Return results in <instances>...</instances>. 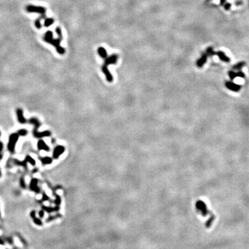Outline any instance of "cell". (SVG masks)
<instances>
[{"instance_id":"obj_1","label":"cell","mask_w":249,"mask_h":249,"mask_svg":"<svg viewBox=\"0 0 249 249\" xmlns=\"http://www.w3.org/2000/svg\"><path fill=\"white\" fill-rule=\"evenodd\" d=\"M98 51L99 55L105 60V63H104L103 66L102 67V70H103V73L105 75L106 79H107V80L108 82H112L113 81V77H112V75L109 73L108 69H107V66L109 64H116L117 62L118 55H111L110 57H107V51H106L105 49L103 48V47L99 48Z\"/></svg>"},{"instance_id":"obj_2","label":"cell","mask_w":249,"mask_h":249,"mask_svg":"<svg viewBox=\"0 0 249 249\" xmlns=\"http://www.w3.org/2000/svg\"><path fill=\"white\" fill-rule=\"evenodd\" d=\"M18 140H19V135L17 133H13L11 135H10L9 140L8 143V150L10 152H14L15 145Z\"/></svg>"},{"instance_id":"obj_3","label":"cell","mask_w":249,"mask_h":249,"mask_svg":"<svg viewBox=\"0 0 249 249\" xmlns=\"http://www.w3.org/2000/svg\"><path fill=\"white\" fill-rule=\"evenodd\" d=\"M196 208L198 210L201 212V213L203 215V217H206L207 214L209 213V211L206 208V205L202 201H197L196 203Z\"/></svg>"},{"instance_id":"obj_4","label":"cell","mask_w":249,"mask_h":249,"mask_svg":"<svg viewBox=\"0 0 249 249\" xmlns=\"http://www.w3.org/2000/svg\"><path fill=\"white\" fill-rule=\"evenodd\" d=\"M65 151V148L62 145L56 146L53 152V157L54 159H57L60 157V156Z\"/></svg>"},{"instance_id":"obj_5","label":"cell","mask_w":249,"mask_h":249,"mask_svg":"<svg viewBox=\"0 0 249 249\" xmlns=\"http://www.w3.org/2000/svg\"><path fill=\"white\" fill-rule=\"evenodd\" d=\"M33 135L36 138H43V137H47V136H51V132L49 131H43V132H39L38 130V128H35L33 130Z\"/></svg>"},{"instance_id":"obj_6","label":"cell","mask_w":249,"mask_h":249,"mask_svg":"<svg viewBox=\"0 0 249 249\" xmlns=\"http://www.w3.org/2000/svg\"><path fill=\"white\" fill-rule=\"evenodd\" d=\"M38 148L39 150H43L45 152H49L50 148L49 146L47 145V143H45L43 140H39L37 144Z\"/></svg>"},{"instance_id":"obj_7","label":"cell","mask_w":249,"mask_h":249,"mask_svg":"<svg viewBox=\"0 0 249 249\" xmlns=\"http://www.w3.org/2000/svg\"><path fill=\"white\" fill-rule=\"evenodd\" d=\"M16 114L17 116V120H18L19 123L24 124L26 120L25 119V118H24V116L23 110L21 109H17L16 111Z\"/></svg>"},{"instance_id":"obj_8","label":"cell","mask_w":249,"mask_h":249,"mask_svg":"<svg viewBox=\"0 0 249 249\" xmlns=\"http://www.w3.org/2000/svg\"><path fill=\"white\" fill-rule=\"evenodd\" d=\"M38 180L37 179H33L30 183V188H31V190L34 191L37 193L40 192V188L38 186Z\"/></svg>"},{"instance_id":"obj_9","label":"cell","mask_w":249,"mask_h":249,"mask_svg":"<svg viewBox=\"0 0 249 249\" xmlns=\"http://www.w3.org/2000/svg\"><path fill=\"white\" fill-rule=\"evenodd\" d=\"M226 86L228 89H229L231 91H233V92H238L241 89V86L240 85H236V84H234L233 82H226Z\"/></svg>"},{"instance_id":"obj_10","label":"cell","mask_w":249,"mask_h":249,"mask_svg":"<svg viewBox=\"0 0 249 249\" xmlns=\"http://www.w3.org/2000/svg\"><path fill=\"white\" fill-rule=\"evenodd\" d=\"M40 161H41V163L43 165H49L51 163L52 161H53V159L51 157H49V156H44V157L41 158Z\"/></svg>"},{"instance_id":"obj_11","label":"cell","mask_w":249,"mask_h":249,"mask_svg":"<svg viewBox=\"0 0 249 249\" xmlns=\"http://www.w3.org/2000/svg\"><path fill=\"white\" fill-rule=\"evenodd\" d=\"M29 122L31 123V124H33V125L35 126V128H38V127H40V122H39V120H38L37 118H31V119L29 120Z\"/></svg>"},{"instance_id":"obj_12","label":"cell","mask_w":249,"mask_h":249,"mask_svg":"<svg viewBox=\"0 0 249 249\" xmlns=\"http://www.w3.org/2000/svg\"><path fill=\"white\" fill-rule=\"evenodd\" d=\"M214 216L213 215V214H212L211 216H210V217L208 219V220L206 221V224H205V226H206V227L207 228H209L211 226L212 223V222H213V221H214Z\"/></svg>"},{"instance_id":"obj_13","label":"cell","mask_w":249,"mask_h":249,"mask_svg":"<svg viewBox=\"0 0 249 249\" xmlns=\"http://www.w3.org/2000/svg\"><path fill=\"white\" fill-rule=\"evenodd\" d=\"M24 161H25L26 163H30L31 165H35V159H34L33 158L31 157V156H28V155L26 156V158H25V159H24Z\"/></svg>"},{"instance_id":"obj_14","label":"cell","mask_w":249,"mask_h":249,"mask_svg":"<svg viewBox=\"0 0 249 249\" xmlns=\"http://www.w3.org/2000/svg\"><path fill=\"white\" fill-rule=\"evenodd\" d=\"M17 134H18V135H19V136H26V134H28V132L26 131V129H19V131H18V132H17Z\"/></svg>"},{"instance_id":"obj_15","label":"cell","mask_w":249,"mask_h":249,"mask_svg":"<svg viewBox=\"0 0 249 249\" xmlns=\"http://www.w3.org/2000/svg\"><path fill=\"white\" fill-rule=\"evenodd\" d=\"M229 75H230V79H231V80H234L235 77L237 76V73H235L234 72H233V71H230V72H229Z\"/></svg>"},{"instance_id":"obj_16","label":"cell","mask_w":249,"mask_h":249,"mask_svg":"<svg viewBox=\"0 0 249 249\" xmlns=\"http://www.w3.org/2000/svg\"><path fill=\"white\" fill-rule=\"evenodd\" d=\"M20 186L22 187L23 188H26V184H25V181H24V179L23 177H21L20 179Z\"/></svg>"},{"instance_id":"obj_17","label":"cell","mask_w":249,"mask_h":249,"mask_svg":"<svg viewBox=\"0 0 249 249\" xmlns=\"http://www.w3.org/2000/svg\"><path fill=\"white\" fill-rule=\"evenodd\" d=\"M33 221H34V223H36V224H38V225H41V224H42V221H41V220L39 219L36 218V217H34V218H33Z\"/></svg>"},{"instance_id":"obj_18","label":"cell","mask_w":249,"mask_h":249,"mask_svg":"<svg viewBox=\"0 0 249 249\" xmlns=\"http://www.w3.org/2000/svg\"><path fill=\"white\" fill-rule=\"evenodd\" d=\"M60 202H61V199H60V197H59L58 195H56V199L55 200V203H56L58 206L60 203Z\"/></svg>"},{"instance_id":"obj_19","label":"cell","mask_w":249,"mask_h":249,"mask_svg":"<svg viewBox=\"0 0 249 249\" xmlns=\"http://www.w3.org/2000/svg\"><path fill=\"white\" fill-rule=\"evenodd\" d=\"M3 148H4V145H3L2 142H0V159L2 158V152Z\"/></svg>"},{"instance_id":"obj_20","label":"cell","mask_w":249,"mask_h":249,"mask_svg":"<svg viewBox=\"0 0 249 249\" xmlns=\"http://www.w3.org/2000/svg\"><path fill=\"white\" fill-rule=\"evenodd\" d=\"M48 199H49L48 196L47 195V194L44 193V195H43L42 196V200L43 201H47V200H48Z\"/></svg>"},{"instance_id":"obj_21","label":"cell","mask_w":249,"mask_h":249,"mask_svg":"<svg viewBox=\"0 0 249 249\" xmlns=\"http://www.w3.org/2000/svg\"><path fill=\"white\" fill-rule=\"evenodd\" d=\"M44 212L43 211V210H41V211L39 212V216L42 217H44Z\"/></svg>"},{"instance_id":"obj_22","label":"cell","mask_w":249,"mask_h":249,"mask_svg":"<svg viewBox=\"0 0 249 249\" xmlns=\"http://www.w3.org/2000/svg\"><path fill=\"white\" fill-rule=\"evenodd\" d=\"M15 243H16V244L17 245V246H21V245L20 244V242L18 241V240L17 239H15Z\"/></svg>"},{"instance_id":"obj_23","label":"cell","mask_w":249,"mask_h":249,"mask_svg":"<svg viewBox=\"0 0 249 249\" xmlns=\"http://www.w3.org/2000/svg\"><path fill=\"white\" fill-rule=\"evenodd\" d=\"M0 244H1V245H2L3 244L2 241V240H0Z\"/></svg>"},{"instance_id":"obj_24","label":"cell","mask_w":249,"mask_h":249,"mask_svg":"<svg viewBox=\"0 0 249 249\" xmlns=\"http://www.w3.org/2000/svg\"><path fill=\"white\" fill-rule=\"evenodd\" d=\"M1 234H2V231L0 230V235H1Z\"/></svg>"},{"instance_id":"obj_25","label":"cell","mask_w":249,"mask_h":249,"mask_svg":"<svg viewBox=\"0 0 249 249\" xmlns=\"http://www.w3.org/2000/svg\"><path fill=\"white\" fill-rule=\"evenodd\" d=\"M1 174H1V171H0V176H1Z\"/></svg>"},{"instance_id":"obj_26","label":"cell","mask_w":249,"mask_h":249,"mask_svg":"<svg viewBox=\"0 0 249 249\" xmlns=\"http://www.w3.org/2000/svg\"><path fill=\"white\" fill-rule=\"evenodd\" d=\"M1 135H2V134H1V132H0V136H1Z\"/></svg>"}]
</instances>
